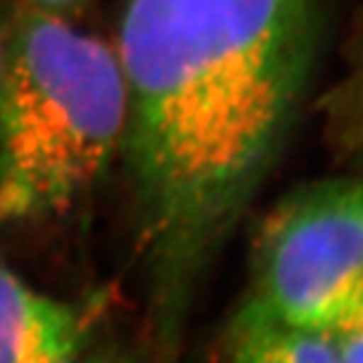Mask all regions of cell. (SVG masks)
I'll return each instance as SVG.
<instances>
[{"label":"cell","mask_w":363,"mask_h":363,"mask_svg":"<svg viewBox=\"0 0 363 363\" xmlns=\"http://www.w3.org/2000/svg\"><path fill=\"white\" fill-rule=\"evenodd\" d=\"M325 333L331 339L341 363H363V303Z\"/></svg>","instance_id":"obj_6"},{"label":"cell","mask_w":363,"mask_h":363,"mask_svg":"<svg viewBox=\"0 0 363 363\" xmlns=\"http://www.w3.org/2000/svg\"><path fill=\"white\" fill-rule=\"evenodd\" d=\"M245 303L313 331H329L362 305V182H311L272 208L255 242Z\"/></svg>","instance_id":"obj_3"},{"label":"cell","mask_w":363,"mask_h":363,"mask_svg":"<svg viewBox=\"0 0 363 363\" xmlns=\"http://www.w3.org/2000/svg\"><path fill=\"white\" fill-rule=\"evenodd\" d=\"M65 363H119L113 359L111 355H101V353H89V350H85L83 353H79L77 357L69 359Z\"/></svg>","instance_id":"obj_9"},{"label":"cell","mask_w":363,"mask_h":363,"mask_svg":"<svg viewBox=\"0 0 363 363\" xmlns=\"http://www.w3.org/2000/svg\"><path fill=\"white\" fill-rule=\"evenodd\" d=\"M91 313L26 283L0 259V363H65L89 350Z\"/></svg>","instance_id":"obj_4"},{"label":"cell","mask_w":363,"mask_h":363,"mask_svg":"<svg viewBox=\"0 0 363 363\" xmlns=\"http://www.w3.org/2000/svg\"><path fill=\"white\" fill-rule=\"evenodd\" d=\"M216 363H341L325 331L283 323L242 303L228 323Z\"/></svg>","instance_id":"obj_5"},{"label":"cell","mask_w":363,"mask_h":363,"mask_svg":"<svg viewBox=\"0 0 363 363\" xmlns=\"http://www.w3.org/2000/svg\"><path fill=\"white\" fill-rule=\"evenodd\" d=\"M9 30H11V13H6L0 6V75L6 59V47H9Z\"/></svg>","instance_id":"obj_8"},{"label":"cell","mask_w":363,"mask_h":363,"mask_svg":"<svg viewBox=\"0 0 363 363\" xmlns=\"http://www.w3.org/2000/svg\"><path fill=\"white\" fill-rule=\"evenodd\" d=\"M16 4L37 11V13L77 21L79 14L91 4V0H16Z\"/></svg>","instance_id":"obj_7"},{"label":"cell","mask_w":363,"mask_h":363,"mask_svg":"<svg viewBox=\"0 0 363 363\" xmlns=\"http://www.w3.org/2000/svg\"><path fill=\"white\" fill-rule=\"evenodd\" d=\"M121 157L154 363H180L208 269L295 123L317 49L315 0H123Z\"/></svg>","instance_id":"obj_1"},{"label":"cell","mask_w":363,"mask_h":363,"mask_svg":"<svg viewBox=\"0 0 363 363\" xmlns=\"http://www.w3.org/2000/svg\"><path fill=\"white\" fill-rule=\"evenodd\" d=\"M123 133L113 45L16 4L0 75V226L73 206L121 156Z\"/></svg>","instance_id":"obj_2"}]
</instances>
